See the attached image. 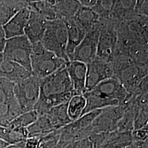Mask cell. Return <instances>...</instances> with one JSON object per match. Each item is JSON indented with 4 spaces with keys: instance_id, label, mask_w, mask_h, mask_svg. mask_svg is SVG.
<instances>
[{
    "instance_id": "obj_36",
    "label": "cell",
    "mask_w": 148,
    "mask_h": 148,
    "mask_svg": "<svg viewBox=\"0 0 148 148\" xmlns=\"http://www.w3.org/2000/svg\"><path fill=\"white\" fill-rule=\"evenodd\" d=\"M78 1L81 7L89 8H92L97 3V1L95 0H79Z\"/></svg>"
},
{
    "instance_id": "obj_14",
    "label": "cell",
    "mask_w": 148,
    "mask_h": 148,
    "mask_svg": "<svg viewBox=\"0 0 148 148\" xmlns=\"http://www.w3.org/2000/svg\"><path fill=\"white\" fill-rule=\"evenodd\" d=\"M32 73L21 65L3 57H0V77L13 83L27 79Z\"/></svg>"
},
{
    "instance_id": "obj_8",
    "label": "cell",
    "mask_w": 148,
    "mask_h": 148,
    "mask_svg": "<svg viewBox=\"0 0 148 148\" xmlns=\"http://www.w3.org/2000/svg\"><path fill=\"white\" fill-rule=\"evenodd\" d=\"M117 43L115 24L110 19L103 21L98 40L97 58L111 63Z\"/></svg>"
},
{
    "instance_id": "obj_18",
    "label": "cell",
    "mask_w": 148,
    "mask_h": 148,
    "mask_svg": "<svg viewBox=\"0 0 148 148\" xmlns=\"http://www.w3.org/2000/svg\"><path fill=\"white\" fill-rule=\"evenodd\" d=\"M136 3V1H115L109 19L117 24L134 16Z\"/></svg>"
},
{
    "instance_id": "obj_10",
    "label": "cell",
    "mask_w": 148,
    "mask_h": 148,
    "mask_svg": "<svg viewBox=\"0 0 148 148\" xmlns=\"http://www.w3.org/2000/svg\"><path fill=\"white\" fill-rule=\"evenodd\" d=\"M90 140L93 148H124L133 143L132 131L120 132L117 130L110 132L95 133Z\"/></svg>"
},
{
    "instance_id": "obj_12",
    "label": "cell",
    "mask_w": 148,
    "mask_h": 148,
    "mask_svg": "<svg viewBox=\"0 0 148 148\" xmlns=\"http://www.w3.org/2000/svg\"><path fill=\"white\" fill-rule=\"evenodd\" d=\"M86 92L94 88L104 80L114 77V72L111 63L96 58L91 63L86 64Z\"/></svg>"
},
{
    "instance_id": "obj_19",
    "label": "cell",
    "mask_w": 148,
    "mask_h": 148,
    "mask_svg": "<svg viewBox=\"0 0 148 148\" xmlns=\"http://www.w3.org/2000/svg\"><path fill=\"white\" fill-rule=\"evenodd\" d=\"M28 1L0 0V26L3 27L12 17L27 7Z\"/></svg>"
},
{
    "instance_id": "obj_17",
    "label": "cell",
    "mask_w": 148,
    "mask_h": 148,
    "mask_svg": "<svg viewBox=\"0 0 148 148\" xmlns=\"http://www.w3.org/2000/svg\"><path fill=\"white\" fill-rule=\"evenodd\" d=\"M64 22L68 31L66 53L69 61H71L75 49L81 42L87 32L75 21L74 18Z\"/></svg>"
},
{
    "instance_id": "obj_24",
    "label": "cell",
    "mask_w": 148,
    "mask_h": 148,
    "mask_svg": "<svg viewBox=\"0 0 148 148\" xmlns=\"http://www.w3.org/2000/svg\"><path fill=\"white\" fill-rule=\"evenodd\" d=\"M74 19L85 29L86 32L88 31L96 24L103 21L92 8L81 6H80Z\"/></svg>"
},
{
    "instance_id": "obj_39",
    "label": "cell",
    "mask_w": 148,
    "mask_h": 148,
    "mask_svg": "<svg viewBox=\"0 0 148 148\" xmlns=\"http://www.w3.org/2000/svg\"><path fill=\"white\" fill-rule=\"evenodd\" d=\"M8 145H9L8 143L0 139V148H5Z\"/></svg>"
},
{
    "instance_id": "obj_6",
    "label": "cell",
    "mask_w": 148,
    "mask_h": 148,
    "mask_svg": "<svg viewBox=\"0 0 148 148\" xmlns=\"http://www.w3.org/2000/svg\"><path fill=\"white\" fill-rule=\"evenodd\" d=\"M32 45L25 35L7 39L3 57L21 65L31 73Z\"/></svg>"
},
{
    "instance_id": "obj_5",
    "label": "cell",
    "mask_w": 148,
    "mask_h": 148,
    "mask_svg": "<svg viewBox=\"0 0 148 148\" xmlns=\"http://www.w3.org/2000/svg\"><path fill=\"white\" fill-rule=\"evenodd\" d=\"M40 80L32 75L14 84V95L22 113L34 110L40 96Z\"/></svg>"
},
{
    "instance_id": "obj_34",
    "label": "cell",
    "mask_w": 148,
    "mask_h": 148,
    "mask_svg": "<svg viewBox=\"0 0 148 148\" xmlns=\"http://www.w3.org/2000/svg\"><path fill=\"white\" fill-rule=\"evenodd\" d=\"M41 137H32L25 140V148H39Z\"/></svg>"
},
{
    "instance_id": "obj_20",
    "label": "cell",
    "mask_w": 148,
    "mask_h": 148,
    "mask_svg": "<svg viewBox=\"0 0 148 148\" xmlns=\"http://www.w3.org/2000/svg\"><path fill=\"white\" fill-rule=\"evenodd\" d=\"M80 5L78 1H55L54 9L56 19L65 21L73 19L79 11Z\"/></svg>"
},
{
    "instance_id": "obj_7",
    "label": "cell",
    "mask_w": 148,
    "mask_h": 148,
    "mask_svg": "<svg viewBox=\"0 0 148 148\" xmlns=\"http://www.w3.org/2000/svg\"><path fill=\"white\" fill-rule=\"evenodd\" d=\"M103 21L96 24L87 32L81 42L75 49L71 61L88 64L96 58L98 40Z\"/></svg>"
},
{
    "instance_id": "obj_31",
    "label": "cell",
    "mask_w": 148,
    "mask_h": 148,
    "mask_svg": "<svg viewBox=\"0 0 148 148\" xmlns=\"http://www.w3.org/2000/svg\"><path fill=\"white\" fill-rule=\"evenodd\" d=\"M148 108H144L141 109L134 117L133 130L142 128L148 125Z\"/></svg>"
},
{
    "instance_id": "obj_37",
    "label": "cell",
    "mask_w": 148,
    "mask_h": 148,
    "mask_svg": "<svg viewBox=\"0 0 148 148\" xmlns=\"http://www.w3.org/2000/svg\"><path fill=\"white\" fill-rule=\"evenodd\" d=\"M148 139L145 141H137L133 142V145H134L136 148H148Z\"/></svg>"
},
{
    "instance_id": "obj_40",
    "label": "cell",
    "mask_w": 148,
    "mask_h": 148,
    "mask_svg": "<svg viewBox=\"0 0 148 148\" xmlns=\"http://www.w3.org/2000/svg\"><path fill=\"white\" fill-rule=\"evenodd\" d=\"M136 148V147L134 145H130V146H128V147H126V148Z\"/></svg>"
},
{
    "instance_id": "obj_3",
    "label": "cell",
    "mask_w": 148,
    "mask_h": 148,
    "mask_svg": "<svg viewBox=\"0 0 148 148\" xmlns=\"http://www.w3.org/2000/svg\"><path fill=\"white\" fill-rule=\"evenodd\" d=\"M67 63L44 47L41 43L32 45L31 73L38 79H42L52 75L65 66Z\"/></svg>"
},
{
    "instance_id": "obj_4",
    "label": "cell",
    "mask_w": 148,
    "mask_h": 148,
    "mask_svg": "<svg viewBox=\"0 0 148 148\" xmlns=\"http://www.w3.org/2000/svg\"><path fill=\"white\" fill-rule=\"evenodd\" d=\"M40 42L59 58L69 62L66 53L68 31L64 21L58 19L48 21L46 31Z\"/></svg>"
},
{
    "instance_id": "obj_21",
    "label": "cell",
    "mask_w": 148,
    "mask_h": 148,
    "mask_svg": "<svg viewBox=\"0 0 148 148\" xmlns=\"http://www.w3.org/2000/svg\"><path fill=\"white\" fill-rule=\"evenodd\" d=\"M68 103L55 106L46 114L56 130L65 127L72 122L67 112Z\"/></svg>"
},
{
    "instance_id": "obj_13",
    "label": "cell",
    "mask_w": 148,
    "mask_h": 148,
    "mask_svg": "<svg viewBox=\"0 0 148 148\" xmlns=\"http://www.w3.org/2000/svg\"><path fill=\"white\" fill-rule=\"evenodd\" d=\"M65 69L75 95H83L86 92V64L77 61H70L66 64Z\"/></svg>"
},
{
    "instance_id": "obj_11",
    "label": "cell",
    "mask_w": 148,
    "mask_h": 148,
    "mask_svg": "<svg viewBox=\"0 0 148 148\" xmlns=\"http://www.w3.org/2000/svg\"><path fill=\"white\" fill-rule=\"evenodd\" d=\"M122 116L123 111L118 106L102 109L101 114L90 125L92 134L116 131L117 124Z\"/></svg>"
},
{
    "instance_id": "obj_30",
    "label": "cell",
    "mask_w": 148,
    "mask_h": 148,
    "mask_svg": "<svg viewBox=\"0 0 148 148\" xmlns=\"http://www.w3.org/2000/svg\"><path fill=\"white\" fill-rule=\"evenodd\" d=\"M115 1H97L95 5L92 10L103 21L109 19Z\"/></svg>"
},
{
    "instance_id": "obj_22",
    "label": "cell",
    "mask_w": 148,
    "mask_h": 148,
    "mask_svg": "<svg viewBox=\"0 0 148 148\" xmlns=\"http://www.w3.org/2000/svg\"><path fill=\"white\" fill-rule=\"evenodd\" d=\"M27 130L28 137H42L56 130L53 127L47 116L45 114L38 116L35 121L27 128Z\"/></svg>"
},
{
    "instance_id": "obj_28",
    "label": "cell",
    "mask_w": 148,
    "mask_h": 148,
    "mask_svg": "<svg viewBox=\"0 0 148 148\" xmlns=\"http://www.w3.org/2000/svg\"><path fill=\"white\" fill-rule=\"evenodd\" d=\"M14 83L0 77V106L16 99L14 95Z\"/></svg>"
},
{
    "instance_id": "obj_2",
    "label": "cell",
    "mask_w": 148,
    "mask_h": 148,
    "mask_svg": "<svg viewBox=\"0 0 148 148\" xmlns=\"http://www.w3.org/2000/svg\"><path fill=\"white\" fill-rule=\"evenodd\" d=\"M83 95L86 101V106L82 116L110 106H126L132 97L115 78L103 81Z\"/></svg>"
},
{
    "instance_id": "obj_38",
    "label": "cell",
    "mask_w": 148,
    "mask_h": 148,
    "mask_svg": "<svg viewBox=\"0 0 148 148\" xmlns=\"http://www.w3.org/2000/svg\"><path fill=\"white\" fill-rule=\"evenodd\" d=\"M25 140L16 144H9L5 148H25Z\"/></svg>"
},
{
    "instance_id": "obj_16",
    "label": "cell",
    "mask_w": 148,
    "mask_h": 148,
    "mask_svg": "<svg viewBox=\"0 0 148 148\" xmlns=\"http://www.w3.org/2000/svg\"><path fill=\"white\" fill-rule=\"evenodd\" d=\"M30 14L27 7L23 8L3 26L7 39L24 35V30Z\"/></svg>"
},
{
    "instance_id": "obj_33",
    "label": "cell",
    "mask_w": 148,
    "mask_h": 148,
    "mask_svg": "<svg viewBox=\"0 0 148 148\" xmlns=\"http://www.w3.org/2000/svg\"><path fill=\"white\" fill-rule=\"evenodd\" d=\"M148 1H136L134 7L136 16H148Z\"/></svg>"
},
{
    "instance_id": "obj_25",
    "label": "cell",
    "mask_w": 148,
    "mask_h": 148,
    "mask_svg": "<svg viewBox=\"0 0 148 148\" xmlns=\"http://www.w3.org/2000/svg\"><path fill=\"white\" fill-rule=\"evenodd\" d=\"M28 137L27 128H11L0 126V139L8 144L21 142Z\"/></svg>"
},
{
    "instance_id": "obj_35",
    "label": "cell",
    "mask_w": 148,
    "mask_h": 148,
    "mask_svg": "<svg viewBox=\"0 0 148 148\" xmlns=\"http://www.w3.org/2000/svg\"><path fill=\"white\" fill-rule=\"evenodd\" d=\"M7 40V39L5 36L3 27L0 26V57L3 55Z\"/></svg>"
},
{
    "instance_id": "obj_29",
    "label": "cell",
    "mask_w": 148,
    "mask_h": 148,
    "mask_svg": "<svg viewBox=\"0 0 148 148\" xmlns=\"http://www.w3.org/2000/svg\"><path fill=\"white\" fill-rule=\"evenodd\" d=\"M134 117L135 112L133 109L130 106L126 105L123 116L117 124V130L120 132L132 131Z\"/></svg>"
},
{
    "instance_id": "obj_15",
    "label": "cell",
    "mask_w": 148,
    "mask_h": 148,
    "mask_svg": "<svg viewBox=\"0 0 148 148\" xmlns=\"http://www.w3.org/2000/svg\"><path fill=\"white\" fill-rule=\"evenodd\" d=\"M47 21L42 16L30 11L24 30V35L32 45L41 42L46 31Z\"/></svg>"
},
{
    "instance_id": "obj_9",
    "label": "cell",
    "mask_w": 148,
    "mask_h": 148,
    "mask_svg": "<svg viewBox=\"0 0 148 148\" xmlns=\"http://www.w3.org/2000/svg\"><path fill=\"white\" fill-rule=\"evenodd\" d=\"M148 76V66L134 63L128 64L119 69L115 75L128 93L132 95L142 79Z\"/></svg>"
},
{
    "instance_id": "obj_23",
    "label": "cell",
    "mask_w": 148,
    "mask_h": 148,
    "mask_svg": "<svg viewBox=\"0 0 148 148\" xmlns=\"http://www.w3.org/2000/svg\"><path fill=\"white\" fill-rule=\"evenodd\" d=\"M55 1H28L27 8L31 12L42 16L47 21L56 19L54 9Z\"/></svg>"
},
{
    "instance_id": "obj_26",
    "label": "cell",
    "mask_w": 148,
    "mask_h": 148,
    "mask_svg": "<svg viewBox=\"0 0 148 148\" xmlns=\"http://www.w3.org/2000/svg\"><path fill=\"white\" fill-rule=\"evenodd\" d=\"M86 106V101L83 95H74L68 103L67 112L70 119L74 121L82 116Z\"/></svg>"
},
{
    "instance_id": "obj_32",
    "label": "cell",
    "mask_w": 148,
    "mask_h": 148,
    "mask_svg": "<svg viewBox=\"0 0 148 148\" xmlns=\"http://www.w3.org/2000/svg\"><path fill=\"white\" fill-rule=\"evenodd\" d=\"M133 142L137 141H145L148 139V125L145 126L132 131Z\"/></svg>"
},
{
    "instance_id": "obj_1",
    "label": "cell",
    "mask_w": 148,
    "mask_h": 148,
    "mask_svg": "<svg viewBox=\"0 0 148 148\" xmlns=\"http://www.w3.org/2000/svg\"><path fill=\"white\" fill-rule=\"evenodd\" d=\"M75 95L65 66L40 80V96L34 110L38 116L55 106L67 103Z\"/></svg>"
},
{
    "instance_id": "obj_27",
    "label": "cell",
    "mask_w": 148,
    "mask_h": 148,
    "mask_svg": "<svg viewBox=\"0 0 148 148\" xmlns=\"http://www.w3.org/2000/svg\"><path fill=\"white\" fill-rule=\"evenodd\" d=\"M38 117L37 112L32 111L23 112L9 123L7 127L11 128H27L35 121Z\"/></svg>"
}]
</instances>
